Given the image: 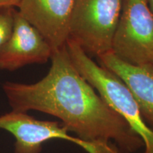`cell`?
Segmentation results:
<instances>
[{
    "instance_id": "cell-2",
    "label": "cell",
    "mask_w": 153,
    "mask_h": 153,
    "mask_svg": "<svg viewBox=\"0 0 153 153\" xmlns=\"http://www.w3.org/2000/svg\"><path fill=\"white\" fill-rule=\"evenodd\" d=\"M66 49L79 74L142 139L145 147V153H153V130L145 122L138 105L124 82L95 62L72 40L67 41Z\"/></svg>"
},
{
    "instance_id": "cell-3",
    "label": "cell",
    "mask_w": 153,
    "mask_h": 153,
    "mask_svg": "<svg viewBox=\"0 0 153 153\" xmlns=\"http://www.w3.org/2000/svg\"><path fill=\"white\" fill-rule=\"evenodd\" d=\"M123 4V0H76L69 39L91 58L111 52Z\"/></svg>"
},
{
    "instance_id": "cell-5",
    "label": "cell",
    "mask_w": 153,
    "mask_h": 153,
    "mask_svg": "<svg viewBox=\"0 0 153 153\" xmlns=\"http://www.w3.org/2000/svg\"><path fill=\"white\" fill-rule=\"evenodd\" d=\"M0 129L15 137L14 153H41L43 143L53 139H61L81 147L88 153H96L89 143L68 133L62 123L41 120L26 114L12 110L0 115Z\"/></svg>"
},
{
    "instance_id": "cell-11",
    "label": "cell",
    "mask_w": 153,
    "mask_h": 153,
    "mask_svg": "<svg viewBox=\"0 0 153 153\" xmlns=\"http://www.w3.org/2000/svg\"><path fill=\"white\" fill-rule=\"evenodd\" d=\"M147 2H148V4L149 7H150V10L153 13V0H147Z\"/></svg>"
},
{
    "instance_id": "cell-1",
    "label": "cell",
    "mask_w": 153,
    "mask_h": 153,
    "mask_svg": "<svg viewBox=\"0 0 153 153\" xmlns=\"http://www.w3.org/2000/svg\"><path fill=\"white\" fill-rule=\"evenodd\" d=\"M51 60L48 74L36 83L3 84L12 110H34L57 117L96 153L134 152L144 145L127 122L79 74L66 46L53 51Z\"/></svg>"
},
{
    "instance_id": "cell-8",
    "label": "cell",
    "mask_w": 153,
    "mask_h": 153,
    "mask_svg": "<svg viewBox=\"0 0 153 153\" xmlns=\"http://www.w3.org/2000/svg\"><path fill=\"white\" fill-rule=\"evenodd\" d=\"M99 65L124 82L138 105L143 119L153 130V66L150 62L133 65L109 52L97 57Z\"/></svg>"
},
{
    "instance_id": "cell-9",
    "label": "cell",
    "mask_w": 153,
    "mask_h": 153,
    "mask_svg": "<svg viewBox=\"0 0 153 153\" xmlns=\"http://www.w3.org/2000/svg\"><path fill=\"white\" fill-rule=\"evenodd\" d=\"M16 11L14 7H0V51L12 33Z\"/></svg>"
},
{
    "instance_id": "cell-7",
    "label": "cell",
    "mask_w": 153,
    "mask_h": 153,
    "mask_svg": "<svg viewBox=\"0 0 153 153\" xmlns=\"http://www.w3.org/2000/svg\"><path fill=\"white\" fill-rule=\"evenodd\" d=\"M52 53L45 38L17 11L12 33L0 51V70L14 71L27 65L45 63Z\"/></svg>"
},
{
    "instance_id": "cell-10",
    "label": "cell",
    "mask_w": 153,
    "mask_h": 153,
    "mask_svg": "<svg viewBox=\"0 0 153 153\" xmlns=\"http://www.w3.org/2000/svg\"><path fill=\"white\" fill-rule=\"evenodd\" d=\"M20 0H0V7H14L17 8Z\"/></svg>"
},
{
    "instance_id": "cell-12",
    "label": "cell",
    "mask_w": 153,
    "mask_h": 153,
    "mask_svg": "<svg viewBox=\"0 0 153 153\" xmlns=\"http://www.w3.org/2000/svg\"><path fill=\"white\" fill-rule=\"evenodd\" d=\"M150 62L151 65H152V66H153V54L151 55V56L150 57V58H149V62Z\"/></svg>"
},
{
    "instance_id": "cell-6",
    "label": "cell",
    "mask_w": 153,
    "mask_h": 153,
    "mask_svg": "<svg viewBox=\"0 0 153 153\" xmlns=\"http://www.w3.org/2000/svg\"><path fill=\"white\" fill-rule=\"evenodd\" d=\"M76 0H20L17 11L45 38L53 51L66 46Z\"/></svg>"
},
{
    "instance_id": "cell-4",
    "label": "cell",
    "mask_w": 153,
    "mask_h": 153,
    "mask_svg": "<svg viewBox=\"0 0 153 153\" xmlns=\"http://www.w3.org/2000/svg\"><path fill=\"white\" fill-rule=\"evenodd\" d=\"M111 52L133 65L148 63L153 54V13L147 0H123Z\"/></svg>"
}]
</instances>
